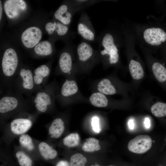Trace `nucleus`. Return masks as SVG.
I'll return each mask as SVG.
<instances>
[{
  "instance_id": "26",
  "label": "nucleus",
  "mask_w": 166,
  "mask_h": 166,
  "mask_svg": "<svg viewBox=\"0 0 166 166\" xmlns=\"http://www.w3.org/2000/svg\"><path fill=\"white\" fill-rule=\"evenodd\" d=\"M15 156L20 166H32V160L28 155L23 151H17L15 153Z\"/></svg>"
},
{
  "instance_id": "8",
  "label": "nucleus",
  "mask_w": 166,
  "mask_h": 166,
  "mask_svg": "<svg viewBox=\"0 0 166 166\" xmlns=\"http://www.w3.org/2000/svg\"><path fill=\"white\" fill-rule=\"evenodd\" d=\"M77 12L70 2L69 5L65 4L61 5L55 12L54 16L58 21L68 26L73 15Z\"/></svg>"
},
{
  "instance_id": "11",
  "label": "nucleus",
  "mask_w": 166,
  "mask_h": 166,
  "mask_svg": "<svg viewBox=\"0 0 166 166\" xmlns=\"http://www.w3.org/2000/svg\"><path fill=\"white\" fill-rule=\"evenodd\" d=\"M36 108L42 112L46 111L48 106L51 104L50 98L48 94L44 92L37 94L34 101Z\"/></svg>"
},
{
  "instance_id": "32",
  "label": "nucleus",
  "mask_w": 166,
  "mask_h": 166,
  "mask_svg": "<svg viewBox=\"0 0 166 166\" xmlns=\"http://www.w3.org/2000/svg\"><path fill=\"white\" fill-rule=\"evenodd\" d=\"M55 29V25L53 22H49L45 26V29L49 34H53Z\"/></svg>"
},
{
  "instance_id": "33",
  "label": "nucleus",
  "mask_w": 166,
  "mask_h": 166,
  "mask_svg": "<svg viewBox=\"0 0 166 166\" xmlns=\"http://www.w3.org/2000/svg\"><path fill=\"white\" fill-rule=\"evenodd\" d=\"M56 166H70V165L67 161L61 160L58 162Z\"/></svg>"
},
{
  "instance_id": "27",
  "label": "nucleus",
  "mask_w": 166,
  "mask_h": 166,
  "mask_svg": "<svg viewBox=\"0 0 166 166\" xmlns=\"http://www.w3.org/2000/svg\"><path fill=\"white\" fill-rule=\"evenodd\" d=\"M151 110L152 114L156 117L166 116V104L157 102L152 106Z\"/></svg>"
},
{
  "instance_id": "6",
  "label": "nucleus",
  "mask_w": 166,
  "mask_h": 166,
  "mask_svg": "<svg viewBox=\"0 0 166 166\" xmlns=\"http://www.w3.org/2000/svg\"><path fill=\"white\" fill-rule=\"evenodd\" d=\"M3 6L5 13L10 19L17 18L27 8L26 2L22 0H6Z\"/></svg>"
},
{
  "instance_id": "37",
  "label": "nucleus",
  "mask_w": 166,
  "mask_h": 166,
  "mask_svg": "<svg viewBox=\"0 0 166 166\" xmlns=\"http://www.w3.org/2000/svg\"><path fill=\"white\" fill-rule=\"evenodd\" d=\"M163 48H164V49L166 50V45L163 47Z\"/></svg>"
},
{
  "instance_id": "22",
  "label": "nucleus",
  "mask_w": 166,
  "mask_h": 166,
  "mask_svg": "<svg viewBox=\"0 0 166 166\" xmlns=\"http://www.w3.org/2000/svg\"><path fill=\"white\" fill-rule=\"evenodd\" d=\"M50 73L49 68L45 65H42L37 68L34 71V81L37 84H40L44 77L48 76Z\"/></svg>"
},
{
  "instance_id": "4",
  "label": "nucleus",
  "mask_w": 166,
  "mask_h": 166,
  "mask_svg": "<svg viewBox=\"0 0 166 166\" xmlns=\"http://www.w3.org/2000/svg\"><path fill=\"white\" fill-rule=\"evenodd\" d=\"M152 144V139L149 136L139 135L129 141L128 148L132 152L141 154L148 150L151 148Z\"/></svg>"
},
{
  "instance_id": "34",
  "label": "nucleus",
  "mask_w": 166,
  "mask_h": 166,
  "mask_svg": "<svg viewBox=\"0 0 166 166\" xmlns=\"http://www.w3.org/2000/svg\"><path fill=\"white\" fill-rule=\"evenodd\" d=\"M145 127L148 128L150 126V120L149 118L146 117L145 119L144 122Z\"/></svg>"
},
{
  "instance_id": "35",
  "label": "nucleus",
  "mask_w": 166,
  "mask_h": 166,
  "mask_svg": "<svg viewBox=\"0 0 166 166\" xmlns=\"http://www.w3.org/2000/svg\"><path fill=\"white\" fill-rule=\"evenodd\" d=\"M128 124L129 128L131 129H133L134 128V123L132 119H130L128 121Z\"/></svg>"
},
{
  "instance_id": "3",
  "label": "nucleus",
  "mask_w": 166,
  "mask_h": 166,
  "mask_svg": "<svg viewBox=\"0 0 166 166\" xmlns=\"http://www.w3.org/2000/svg\"><path fill=\"white\" fill-rule=\"evenodd\" d=\"M75 52L78 61L82 65L91 63L99 55L98 51L95 50L90 43L82 40L76 46Z\"/></svg>"
},
{
  "instance_id": "10",
  "label": "nucleus",
  "mask_w": 166,
  "mask_h": 166,
  "mask_svg": "<svg viewBox=\"0 0 166 166\" xmlns=\"http://www.w3.org/2000/svg\"><path fill=\"white\" fill-rule=\"evenodd\" d=\"M70 51V52H63L61 54L59 58V66L61 71L64 73H69L73 68V56Z\"/></svg>"
},
{
  "instance_id": "9",
  "label": "nucleus",
  "mask_w": 166,
  "mask_h": 166,
  "mask_svg": "<svg viewBox=\"0 0 166 166\" xmlns=\"http://www.w3.org/2000/svg\"><path fill=\"white\" fill-rule=\"evenodd\" d=\"M32 122L27 118H18L13 120L10 124V129L14 134L21 135L25 133L31 128Z\"/></svg>"
},
{
  "instance_id": "30",
  "label": "nucleus",
  "mask_w": 166,
  "mask_h": 166,
  "mask_svg": "<svg viewBox=\"0 0 166 166\" xmlns=\"http://www.w3.org/2000/svg\"><path fill=\"white\" fill-rule=\"evenodd\" d=\"M53 23L55 25V29L54 32H56L58 36H63L68 34L69 31L68 26L58 21L57 22L54 21Z\"/></svg>"
},
{
  "instance_id": "31",
  "label": "nucleus",
  "mask_w": 166,
  "mask_h": 166,
  "mask_svg": "<svg viewBox=\"0 0 166 166\" xmlns=\"http://www.w3.org/2000/svg\"><path fill=\"white\" fill-rule=\"evenodd\" d=\"M91 124L93 130L98 133L101 131L99 118L97 117H93L92 119Z\"/></svg>"
},
{
  "instance_id": "25",
  "label": "nucleus",
  "mask_w": 166,
  "mask_h": 166,
  "mask_svg": "<svg viewBox=\"0 0 166 166\" xmlns=\"http://www.w3.org/2000/svg\"><path fill=\"white\" fill-rule=\"evenodd\" d=\"M19 142L22 147L28 151H32L34 149L33 140L31 137L27 134L25 133L20 135Z\"/></svg>"
},
{
  "instance_id": "17",
  "label": "nucleus",
  "mask_w": 166,
  "mask_h": 166,
  "mask_svg": "<svg viewBox=\"0 0 166 166\" xmlns=\"http://www.w3.org/2000/svg\"><path fill=\"white\" fill-rule=\"evenodd\" d=\"M20 75L22 80V86L26 89H31L34 87V81L33 74L31 71L29 69H21Z\"/></svg>"
},
{
  "instance_id": "15",
  "label": "nucleus",
  "mask_w": 166,
  "mask_h": 166,
  "mask_svg": "<svg viewBox=\"0 0 166 166\" xmlns=\"http://www.w3.org/2000/svg\"><path fill=\"white\" fill-rule=\"evenodd\" d=\"M129 69L132 77L135 79L139 80L144 76V71L140 63L132 60L129 64Z\"/></svg>"
},
{
  "instance_id": "7",
  "label": "nucleus",
  "mask_w": 166,
  "mask_h": 166,
  "mask_svg": "<svg viewBox=\"0 0 166 166\" xmlns=\"http://www.w3.org/2000/svg\"><path fill=\"white\" fill-rule=\"evenodd\" d=\"M42 37V32L38 27H30L22 33L21 40L23 45L27 48H32L35 46Z\"/></svg>"
},
{
  "instance_id": "1",
  "label": "nucleus",
  "mask_w": 166,
  "mask_h": 166,
  "mask_svg": "<svg viewBox=\"0 0 166 166\" xmlns=\"http://www.w3.org/2000/svg\"><path fill=\"white\" fill-rule=\"evenodd\" d=\"M116 38L113 33L108 31L103 32L96 38L99 56L108 57V60L111 65L116 64L119 60L118 47Z\"/></svg>"
},
{
  "instance_id": "13",
  "label": "nucleus",
  "mask_w": 166,
  "mask_h": 166,
  "mask_svg": "<svg viewBox=\"0 0 166 166\" xmlns=\"http://www.w3.org/2000/svg\"><path fill=\"white\" fill-rule=\"evenodd\" d=\"M38 148L41 155L45 160L53 159L57 155V151L45 142H40L38 144Z\"/></svg>"
},
{
  "instance_id": "2",
  "label": "nucleus",
  "mask_w": 166,
  "mask_h": 166,
  "mask_svg": "<svg viewBox=\"0 0 166 166\" xmlns=\"http://www.w3.org/2000/svg\"><path fill=\"white\" fill-rule=\"evenodd\" d=\"M77 30L82 40L89 43L96 42L97 36L95 30L89 15L84 11L81 14Z\"/></svg>"
},
{
  "instance_id": "16",
  "label": "nucleus",
  "mask_w": 166,
  "mask_h": 166,
  "mask_svg": "<svg viewBox=\"0 0 166 166\" xmlns=\"http://www.w3.org/2000/svg\"><path fill=\"white\" fill-rule=\"evenodd\" d=\"M78 90L77 85L75 81H66L62 86L61 93L64 97H69L76 93Z\"/></svg>"
},
{
  "instance_id": "19",
  "label": "nucleus",
  "mask_w": 166,
  "mask_h": 166,
  "mask_svg": "<svg viewBox=\"0 0 166 166\" xmlns=\"http://www.w3.org/2000/svg\"><path fill=\"white\" fill-rule=\"evenodd\" d=\"M97 89L100 92L106 95H113L116 93V89L110 80L106 78L103 79L99 83Z\"/></svg>"
},
{
  "instance_id": "24",
  "label": "nucleus",
  "mask_w": 166,
  "mask_h": 166,
  "mask_svg": "<svg viewBox=\"0 0 166 166\" xmlns=\"http://www.w3.org/2000/svg\"><path fill=\"white\" fill-rule=\"evenodd\" d=\"M102 1L101 0H74L71 2L78 11Z\"/></svg>"
},
{
  "instance_id": "5",
  "label": "nucleus",
  "mask_w": 166,
  "mask_h": 166,
  "mask_svg": "<svg viewBox=\"0 0 166 166\" xmlns=\"http://www.w3.org/2000/svg\"><path fill=\"white\" fill-rule=\"evenodd\" d=\"M18 60L15 51L9 48L5 52L2 61V67L4 74L10 76L15 73L18 66Z\"/></svg>"
},
{
  "instance_id": "12",
  "label": "nucleus",
  "mask_w": 166,
  "mask_h": 166,
  "mask_svg": "<svg viewBox=\"0 0 166 166\" xmlns=\"http://www.w3.org/2000/svg\"><path fill=\"white\" fill-rule=\"evenodd\" d=\"M65 129L64 123L60 118L53 120L48 129V134L52 138L57 139L60 137Z\"/></svg>"
},
{
  "instance_id": "28",
  "label": "nucleus",
  "mask_w": 166,
  "mask_h": 166,
  "mask_svg": "<svg viewBox=\"0 0 166 166\" xmlns=\"http://www.w3.org/2000/svg\"><path fill=\"white\" fill-rule=\"evenodd\" d=\"M80 138L77 133H72L67 135L63 139V144L69 147H73L78 145Z\"/></svg>"
},
{
  "instance_id": "14",
  "label": "nucleus",
  "mask_w": 166,
  "mask_h": 166,
  "mask_svg": "<svg viewBox=\"0 0 166 166\" xmlns=\"http://www.w3.org/2000/svg\"><path fill=\"white\" fill-rule=\"evenodd\" d=\"M18 102L17 100L12 97H5L0 100V112L5 113L12 111L17 106Z\"/></svg>"
},
{
  "instance_id": "38",
  "label": "nucleus",
  "mask_w": 166,
  "mask_h": 166,
  "mask_svg": "<svg viewBox=\"0 0 166 166\" xmlns=\"http://www.w3.org/2000/svg\"></svg>"
},
{
  "instance_id": "18",
  "label": "nucleus",
  "mask_w": 166,
  "mask_h": 166,
  "mask_svg": "<svg viewBox=\"0 0 166 166\" xmlns=\"http://www.w3.org/2000/svg\"><path fill=\"white\" fill-rule=\"evenodd\" d=\"M35 53L41 56H47L52 52L53 49L51 44L46 41H42L38 43L34 48Z\"/></svg>"
},
{
  "instance_id": "39",
  "label": "nucleus",
  "mask_w": 166,
  "mask_h": 166,
  "mask_svg": "<svg viewBox=\"0 0 166 166\" xmlns=\"http://www.w3.org/2000/svg\"></svg>"
},
{
  "instance_id": "21",
  "label": "nucleus",
  "mask_w": 166,
  "mask_h": 166,
  "mask_svg": "<svg viewBox=\"0 0 166 166\" xmlns=\"http://www.w3.org/2000/svg\"><path fill=\"white\" fill-rule=\"evenodd\" d=\"M89 100L91 104L97 107H104L108 105L107 98L103 93L100 92L93 93L90 97Z\"/></svg>"
},
{
  "instance_id": "23",
  "label": "nucleus",
  "mask_w": 166,
  "mask_h": 166,
  "mask_svg": "<svg viewBox=\"0 0 166 166\" xmlns=\"http://www.w3.org/2000/svg\"><path fill=\"white\" fill-rule=\"evenodd\" d=\"M82 148L85 152H93L99 150L101 146L98 140L91 137L86 139V141L84 143Z\"/></svg>"
},
{
  "instance_id": "40",
  "label": "nucleus",
  "mask_w": 166,
  "mask_h": 166,
  "mask_svg": "<svg viewBox=\"0 0 166 166\" xmlns=\"http://www.w3.org/2000/svg\"></svg>"
},
{
  "instance_id": "20",
  "label": "nucleus",
  "mask_w": 166,
  "mask_h": 166,
  "mask_svg": "<svg viewBox=\"0 0 166 166\" xmlns=\"http://www.w3.org/2000/svg\"><path fill=\"white\" fill-rule=\"evenodd\" d=\"M152 71L156 79L161 82L166 81V68L158 62H154L152 65Z\"/></svg>"
},
{
  "instance_id": "29",
  "label": "nucleus",
  "mask_w": 166,
  "mask_h": 166,
  "mask_svg": "<svg viewBox=\"0 0 166 166\" xmlns=\"http://www.w3.org/2000/svg\"><path fill=\"white\" fill-rule=\"evenodd\" d=\"M87 161L86 158L80 153L72 155L70 159V166H85Z\"/></svg>"
},
{
  "instance_id": "36",
  "label": "nucleus",
  "mask_w": 166,
  "mask_h": 166,
  "mask_svg": "<svg viewBox=\"0 0 166 166\" xmlns=\"http://www.w3.org/2000/svg\"><path fill=\"white\" fill-rule=\"evenodd\" d=\"M2 14V7L1 1H0V20H1Z\"/></svg>"
}]
</instances>
